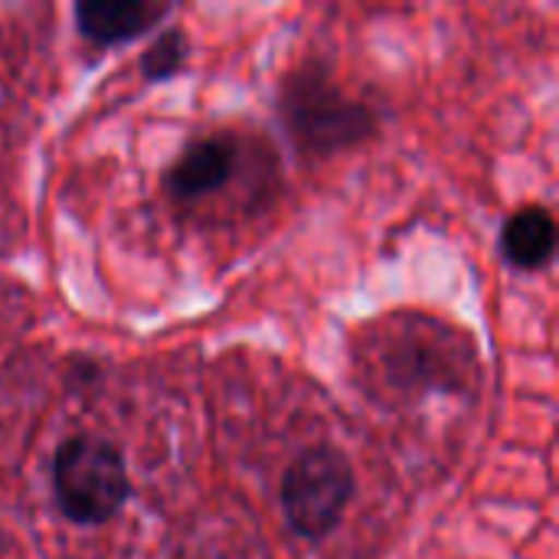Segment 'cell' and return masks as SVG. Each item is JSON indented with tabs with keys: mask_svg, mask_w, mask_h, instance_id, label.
Here are the masks:
<instances>
[{
	"mask_svg": "<svg viewBox=\"0 0 559 559\" xmlns=\"http://www.w3.org/2000/svg\"><path fill=\"white\" fill-rule=\"evenodd\" d=\"M52 498L72 524L98 527L115 521L131 498L124 452L102 436H69L52 455Z\"/></svg>",
	"mask_w": 559,
	"mask_h": 559,
	"instance_id": "2",
	"label": "cell"
},
{
	"mask_svg": "<svg viewBox=\"0 0 559 559\" xmlns=\"http://www.w3.org/2000/svg\"><path fill=\"white\" fill-rule=\"evenodd\" d=\"M278 111L298 151L311 157L350 151L377 134L373 108L350 95L321 62H301L282 79Z\"/></svg>",
	"mask_w": 559,
	"mask_h": 559,
	"instance_id": "1",
	"label": "cell"
},
{
	"mask_svg": "<svg viewBox=\"0 0 559 559\" xmlns=\"http://www.w3.org/2000/svg\"><path fill=\"white\" fill-rule=\"evenodd\" d=\"M239 160V144L229 134H206L190 141L164 174V190L177 203H193L219 193Z\"/></svg>",
	"mask_w": 559,
	"mask_h": 559,
	"instance_id": "5",
	"label": "cell"
},
{
	"mask_svg": "<svg viewBox=\"0 0 559 559\" xmlns=\"http://www.w3.org/2000/svg\"><path fill=\"white\" fill-rule=\"evenodd\" d=\"M380 357V377L396 393L452 390L459 383L455 334L436 321H409Z\"/></svg>",
	"mask_w": 559,
	"mask_h": 559,
	"instance_id": "4",
	"label": "cell"
},
{
	"mask_svg": "<svg viewBox=\"0 0 559 559\" xmlns=\"http://www.w3.org/2000/svg\"><path fill=\"white\" fill-rule=\"evenodd\" d=\"M354 491L357 478L347 455L331 445H314L288 465L278 498L288 527L305 540H321L337 531Z\"/></svg>",
	"mask_w": 559,
	"mask_h": 559,
	"instance_id": "3",
	"label": "cell"
},
{
	"mask_svg": "<svg viewBox=\"0 0 559 559\" xmlns=\"http://www.w3.org/2000/svg\"><path fill=\"white\" fill-rule=\"evenodd\" d=\"M167 3L147 0H82L75 3V26L92 46H118L138 39L160 20H167Z\"/></svg>",
	"mask_w": 559,
	"mask_h": 559,
	"instance_id": "6",
	"label": "cell"
},
{
	"mask_svg": "<svg viewBox=\"0 0 559 559\" xmlns=\"http://www.w3.org/2000/svg\"><path fill=\"white\" fill-rule=\"evenodd\" d=\"M187 56H190V43H187V33L183 29H164L141 56L138 69L147 82H167L174 79L183 66H187Z\"/></svg>",
	"mask_w": 559,
	"mask_h": 559,
	"instance_id": "8",
	"label": "cell"
},
{
	"mask_svg": "<svg viewBox=\"0 0 559 559\" xmlns=\"http://www.w3.org/2000/svg\"><path fill=\"white\" fill-rule=\"evenodd\" d=\"M557 252V219L547 206L531 203L501 226V255L518 272H540Z\"/></svg>",
	"mask_w": 559,
	"mask_h": 559,
	"instance_id": "7",
	"label": "cell"
}]
</instances>
